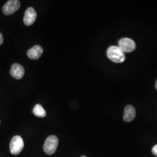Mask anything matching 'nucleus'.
Masks as SVG:
<instances>
[{
	"label": "nucleus",
	"mask_w": 157,
	"mask_h": 157,
	"mask_svg": "<svg viewBox=\"0 0 157 157\" xmlns=\"http://www.w3.org/2000/svg\"><path fill=\"white\" fill-rule=\"evenodd\" d=\"M107 56L112 62L122 63L125 60V54L118 46L112 45L108 48L107 52Z\"/></svg>",
	"instance_id": "1"
},
{
	"label": "nucleus",
	"mask_w": 157,
	"mask_h": 157,
	"mask_svg": "<svg viewBox=\"0 0 157 157\" xmlns=\"http://www.w3.org/2000/svg\"><path fill=\"white\" fill-rule=\"evenodd\" d=\"M58 145V139L56 136L52 135L48 137L44 144V151L48 155H52L56 151Z\"/></svg>",
	"instance_id": "2"
},
{
	"label": "nucleus",
	"mask_w": 157,
	"mask_h": 157,
	"mask_svg": "<svg viewBox=\"0 0 157 157\" xmlns=\"http://www.w3.org/2000/svg\"><path fill=\"white\" fill-rule=\"evenodd\" d=\"M24 147V142L22 138L19 136H15L12 139L10 148V151L13 155H18L22 151Z\"/></svg>",
	"instance_id": "3"
},
{
	"label": "nucleus",
	"mask_w": 157,
	"mask_h": 157,
	"mask_svg": "<svg viewBox=\"0 0 157 157\" xmlns=\"http://www.w3.org/2000/svg\"><path fill=\"white\" fill-rule=\"evenodd\" d=\"M21 6V2L18 0H10L4 6L2 12L6 15H10L17 11Z\"/></svg>",
	"instance_id": "4"
},
{
	"label": "nucleus",
	"mask_w": 157,
	"mask_h": 157,
	"mask_svg": "<svg viewBox=\"0 0 157 157\" xmlns=\"http://www.w3.org/2000/svg\"><path fill=\"white\" fill-rule=\"evenodd\" d=\"M119 47L124 52H130L136 48V43L133 40L129 38H124L120 40L118 43Z\"/></svg>",
	"instance_id": "5"
},
{
	"label": "nucleus",
	"mask_w": 157,
	"mask_h": 157,
	"mask_svg": "<svg viewBox=\"0 0 157 157\" xmlns=\"http://www.w3.org/2000/svg\"><path fill=\"white\" fill-rule=\"evenodd\" d=\"M37 17L36 12L33 8L29 7L26 10L23 17V22L26 26H31L33 24Z\"/></svg>",
	"instance_id": "6"
},
{
	"label": "nucleus",
	"mask_w": 157,
	"mask_h": 157,
	"mask_svg": "<svg viewBox=\"0 0 157 157\" xmlns=\"http://www.w3.org/2000/svg\"><path fill=\"white\" fill-rule=\"evenodd\" d=\"M25 73L24 67L19 63H13L12 65L11 69L10 70V74L12 76L17 79H21L22 78Z\"/></svg>",
	"instance_id": "7"
},
{
	"label": "nucleus",
	"mask_w": 157,
	"mask_h": 157,
	"mask_svg": "<svg viewBox=\"0 0 157 157\" xmlns=\"http://www.w3.org/2000/svg\"><path fill=\"white\" fill-rule=\"evenodd\" d=\"M43 53V49L40 45H36L29 50L27 55L32 59H37L40 58Z\"/></svg>",
	"instance_id": "8"
},
{
	"label": "nucleus",
	"mask_w": 157,
	"mask_h": 157,
	"mask_svg": "<svg viewBox=\"0 0 157 157\" xmlns=\"http://www.w3.org/2000/svg\"><path fill=\"white\" fill-rule=\"evenodd\" d=\"M136 115L135 108L131 105H128L125 107L124 110V120L125 122H129L132 121Z\"/></svg>",
	"instance_id": "9"
},
{
	"label": "nucleus",
	"mask_w": 157,
	"mask_h": 157,
	"mask_svg": "<svg viewBox=\"0 0 157 157\" xmlns=\"http://www.w3.org/2000/svg\"><path fill=\"white\" fill-rule=\"evenodd\" d=\"M33 112L35 116L40 118H44L46 116V112L40 104H37L34 106Z\"/></svg>",
	"instance_id": "10"
},
{
	"label": "nucleus",
	"mask_w": 157,
	"mask_h": 157,
	"mask_svg": "<svg viewBox=\"0 0 157 157\" xmlns=\"http://www.w3.org/2000/svg\"><path fill=\"white\" fill-rule=\"evenodd\" d=\"M152 152L154 155L157 157V144L152 148Z\"/></svg>",
	"instance_id": "11"
},
{
	"label": "nucleus",
	"mask_w": 157,
	"mask_h": 157,
	"mask_svg": "<svg viewBox=\"0 0 157 157\" xmlns=\"http://www.w3.org/2000/svg\"><path fill=\"white\" fill-rule=\"evenodd\" d=\"M3 42H4V37L2 33L0 32V45L2 44Z\"/></svg>",
	"instance_id": "12"
},
{
	"label": "nucleus",
	"mask_w": 157,
	"mask_h": 157,
	"mask_svg": "<svg viewBox=\"0 0 157 157\" xmlns=\"http://www.w3.org/2000/svg\"><path fill=\"white\" fill-rule=\"evenodd\" d=\"M155 88H156V89L157 90V81H156V83H155Z\"/></svg>",
	"instance_id": "13"
},
{
	"label": "nucleus",
	"mask_w": 157,
	"mask_h": 157,
	"mask_svg": "<svg viewBox=\"0 0 157 157\" xmlns=\"http://www.w3.org/2000/svg\"><path fill=\"white\" fill-rule=\"evenodd\" d=\"M81 157H86L85 155H82V156H81Z\"/></svg>",
	"instance_id": "14"
},
{
	"label": "nucleus",
	"mask_w": 157,
	"mask_h": 157,
	"mask_svg": "<svg viewBox=\"0 0 157 157\" xmlns=\"http://www.w3.org/2000/svg\"><path fill=\"white\" fill-rule=\"evenodd\" d=\"M0 124H1V122H0Z\"/></svg>",
	"instance_id": "15"
}]
</instances>
